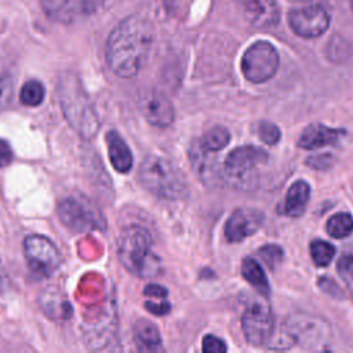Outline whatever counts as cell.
Instances as JSON below:
<instances>
[{
    "label": "cell",
    "mask_w": 353,
    "mask_h": 353,
    "mask_svg": "<svg viewBox=\"0 0 353 353\" xmlns=\"http://www.w3.org/2000/svg\"><path fill=\"white\" fill-rule=\"evenodd\" d=\"M350 7H352V11H353V0H350Z\"/></svg>",
    "instance_id": "cell-33"
},
{
    "label": "cell",
    "mask_w": 353,
    "mask_h": 353,
    "mask_svg": "<svg viewBox=\"0 0 353 353\" xmlns=\"http://www.w3.org/2000/svg\"><path fill=\"white\" fill-rule=\"evenodd\" d=\"M338 270L345 277H349L353 280V251H346L342 254V256L338 259Z\"/></svg>",
    "instance_id": "cell-28"
},
{
    "label": "cell",
    "mask_w": 353,
    "mask_h": 353,
    "mask_svg": "<svg viewBox=\"0 0 353 353\" xmlns=\"http://www.w3.org/2000/svg\"><path fill=\"white\" fill-rule=\"evenodd\" d=\"M330 12L320 4L291 10L288 23L292 32L303 39H314L321 36L330 26Z\"/></svg>",
    "instance_id": "cell-9"
},
{
    "label": "cell",
    "mask_w": 353,
    "mask_h": 353,
    "mask_svg": "<svg viewBox=\"0 0 353 353\" xmlns=\"http://www.w3.org/2000/svg\"><path fill=\"white\" fill-rule=\"evenodd\" d=\"M139 182L160 199L176 200L186 192V181L178 167L160 156H148L139 167Z\"/></svg>",
    "instance_id": "cell-4"
},
{
    "label": "cell",
    "mask_w": 353,
    "mask_h": 353,
    "mask_svg": "<svg viewBox=\"0 0 353 353\" xmlns=\"http://www.w3.org/2000/svg\"><path fill=\"white\" fill-rule=\"evenodd\" d=\"M143 114L146 120L159 128H165L172 124L175 112L174 106L163 94H150L143 102Z\"/></svg>",
    "instance_id": "cell-13"
},
{
    "label": "cell",
    "mask_w": 353,
    "mask_h": 353,
    "mask_svg": "<svg viewBox=\"0 0 353 353\" xmlns=\"http://www.w3.org/2000/svg\"><path fill=\"white\" fill-rule=\"evenodd\" d=\"M263 214L258 210L239 208L225 223V237L230 243H239L254 234L263 223Z\"/></svg>",
    "instance_id": "cell-11"
},
{
    "label": "cell",
    "mask_w": 353,
    "mask_h": 353,
    "mask_svg": "<svg viewBox=\"0 0 353 353\" xmlns=\"http://www.w3.org/2000/svg\"><path fill=\"white\" fill-rule=\"evenodd\" d=\"M294 1H309V0H294Z\"/></svg>",
    "instance_id": "cell-34"
},
{
    "label": "cell",
    "mask_w": 353,
    "mask_h": 353,
    "mask_svg": "<svg viewBox=\"0 0 353 353\" xmlns=\"http://www.w3.org/2000/svg\"><path fill=\"white\" fill-rule=\"evenodd\" d=\"M245 19L261 29L274 26L280 19V11L276 0H234Z\"/></svg>",
    "instance_id": "cell-12"
},
{
    "label": "cell",
    "mask_w": 353,
    "mask_h": 353,
    "mask_svg": "<svg viewBox=\"0 0 353 353\" xmlns=\"http://www.w3.org/2000/svg\"><path fill=\"white\" fill-rule=\"evenodd\" d=\"M145 306L148 307V310H149L150 313H153V314H156V316H164V314H167V313L170 312V309H171V305H170L165 299H161V301H159L157 303L149 301V302H145Z\"/></svg>",
    "instance_id": "cell-29"
},
{
    "label": "cell",
    "mask_w": 353,
    "mask_h": 353,
    "mask_svg": "<svg viewBox=\"0 0 353 353\" xmlns=\"http://www.w3.org/2000/svg\"><path fill=\"white\" fill-rule=\"evenodd\" d=\"M153 43L152 23L139 15L124 18L109 34L106 62L119 77L135 76L143 66Z\"/></svg>",
    "instance_id": "cell-1"
},
{
    "label": "cell",
    "mask_w": 353,
    "mask_h": 353,
    "mask_svg": "<svg viewBox=\"0 0 353 353\" xmlns=\"http://www.w3.org/2000/svg\"><path fill=\"white\" fill-rule=\"evenodd\" d=\"M46 97V90L44 85L39 80H29L26 81L21 91H19V101L25 106H39Z\"/></svg>",
    "instance_id": "cell-22"
},
{
    "label": "cell",
    "mask_w": 353,
    "mask_h": 353,
    "mask_svg": "<svg viewBox=\"0 0 353 353\" xmlns=\"http://www.w3.org/2000/svg\"><path fill=\"white\" fill-rule=\"evenodd\" d=\"M241 274L247 283H250L261 295L268 296L270 294L269 281L265 276L262 266L254 258H244L241 262Z\"/></svg>",
    "instance_id": "cell-19"
},
{
    "label": "cell",
    "mask_w": 353,
    "mask_h": 353,
    "mask_svg": "<svg viewBox=\"0 0 353 353\" xmlns=\"http://www.w3.org/2000/svg\"><path fill=\"white\" fill-rule=\"evenodd\" d=\"M14 94L12 80L8 76H0V112H3L11 102Z\"/></svg>",
    "instance_id": "cell-26"
},
{
    "label": "cell",
    "mask_w": 353,
    "mask_h": 353,
    "mask_svg": "<svg viewBox=\"0 0 353 353\" xmlns=\"http://www.w3.org/2000/svg\"><path fill=\"white\" fill-rule=\"evenodd\" d=\"M279 68L277 50L265 40L252 43L241 58V72L244 77L255 84L272 79Z\"/></svg>",
    "instance_id": "cell-7"
},
{
    "label": "cell",
    "mask_w": 353,
    "mask_h": 353,
    "mask_svg": "<svg viewBox=\"0 0 353 353\" xmlns=\"http://www.w3.org/2000/svg\"><path fill=\"white\" fill-rule=\"evenodd\" d=\"M117 255L121 265L139 277L152 276L160 269V261L153 252V239L139 225H130L121 230L117 239Z\"/></svg>",
    "instance_id": "cell-3"
},
{
    "label": "cell",
    "mask_w": 353,
    "mask_h": 353,
    "mask_svg": "<svg viewBox=\"0 0 353 353\" xmlns=\"http://www.w3.org/2000/svg\"><path fill=\"white\" fill-rule=\"evenodd\" d=\"M259 255L268 263V266L273 269L274 265H277L281 261L283 250L276 244H268L259 248Z\"/></svg>",
    "instance_id": "cell-25"
},
{
    "label": "cell",
    "mask_w": 353,
    "mask_h": 353,
    "mask_svg": "<svg viewBox=\"0 0 353 353\" xmlns=\"http://www.w3.org/2000/svg\"><path fill=\"white\" fill-rule=\"evenodd\" d=\"M44 12L58 22H72L84 11V0H40Z\"/></svg>",
    "instance_id": "cell-16"
},
{
    "label": "cell",
    "mask_w": 353,
    "mask_h": 353,
    "mask_svg": "<svg viewBox=\"0 0 353 353\" xmlns=\"http://www.w3.org/2000/svg\"><path fill=\"white\" fill-rule=\"evenodd\" d=\"M61 222L72 232L103 230L105 218L99 208L84 194H72L65 197L58 205Z\"/></svg>",
    "instance_id": "cell-5"
},
{
    "label": "cell",
    "mask_w": 353,
    "mask_h": 353,
    "mask_svg": "<svg viewBox=\"0 0 353 353\" xmlns=\"http://www.w3.org/2000/svg\"><path fill=\"white\" fill-rule=\"evenodd\" d=\"M12 159L14 153L10 143L4 139H0V168L7 167L12 161Z\"/></svg>",
    "instance_id": "cell-30"
},
{
    "label": "cell",
    "mask_w": 353,
    "mask_h": 353,
    "mask_svg": "<svg viewBox=\"0 0 353 353\" xmlns=\"http://www.w3.org/2000/svg\"><path fill=\"white\" fill-rule=\"evenodd\" d=\"M23 254L29 268L41 276H50L61 265V252L47 237L30 234L25 239Z\"/></svg>",
    "instance_id": "cell-8"
},
{
    "label": "cell",
    "mask_w": 353,
    "mask_h": 353,
    "mask_svg": "<svg viewBox=\"0 0 353 353\" xmlns=\"http://www.w3.org/2000/svg\"><path fill=\"white\" fill-rule=\"evenodd\" d=\"M268 153L252 145L239 146L233 149L225 159L223 174L228 182L236 188H247L254 181L256 165L265 163Z\"/></svg>",
    "instance_id": "cell-6"
},
{
    "label": "cell",
    "mask_w": 353,
    "mask_h": 353,
    "mask_svg": "<svg viewBox=\"0 0 353 353\" xmlns=\"http://www.w3.org/2000/svg\"><path fill=\"white\" fill-rule=\"evenodd\" d=\"M108 154L113 168L121 174H127L132 168V153L124 141V138L117 131H109L106 134Z\"/></svg>",
    "instance_id": "cell-15"
},
{
    "label": "cell",
    "mask_w": 353,
    "mask_h": 353,
    "mask_svg": "<svg viewBox=\"0 0 353 353\" xmlns=\"http://www.w3.org/2000/svg\"><path fill=\"white\" fill-rule=\"evenodd\" d=\"M327 233L334 239H345L353 232V218L347 212L334 214L325 223Z\"/></svg>",
    "instance_id": "cell-21"
},
{
    "label": "cell",
    "mask_w": 353,
    "mask_h": 353,
    "mask_svg": "<svg viewBox=\"0 0 353 353\" xmlns=\"http://www.w3.org/2000/svg\"><path fill=\"white\" fill-rule=\"evenodd\" d=\"M309 196H310V186L307 182L302 179L294 182L288 188V192L285 194L283 212L287 216H292V218L302 215L309 201Z\"/></svg>",
    "instance_id": "cell-18"
},
{
    "label": "cell",
    "mask_w": 353,
    "mask_h": 353,
    "mask_svg": "<svg viewBox=\"0 0 353 353\" xmlns=\"http://www.w3.org/2000/svg\"><path fill=\"white\" fill-rule=\"evenodd\" d=\"M229 141H230V134H229L228 128H225L222 125H215L204 134V137L200 141V145L205 150L215 153V152H219L223 148H226Z\"/></svg>",
    "instance_id": "cell-20"
},
{
    "label": "cell",
    "mask_w": 353,
    "mask_h": 353,
    "mask_svg": "<svg viewBox=\"0 0 353 353\" xmlns=\"http://www.w3.org/2000/svg\"><path fill=\"white\" fill-rule=\"evenodd\" d=\"M241 328L250 345H266L274 332V319L270 309L261 303L251 305L243 314Z\"/></svg>",
    "instance_id": "cell-10"
},
{
    "label": "cell",
    "mask_w": 353,
    "mask_h": 353,
    "mask_svg": "<svg viewBox=\"0 0 353 353\" xmlns=\"http://www.w3.org/2000/svg\"><path fill=\"white\" fill-rule=\"evenodd\" d=\"M57 91L61 109L72 128L84 139L94 138L99 130V119L79 79L72 73L63 74Z\"/></svg>",
    "instance_id": "cell-2"
},
{
    "label": "cell",
    "mask_w": 353,
    "mask_h": 353,
    "mask_svg": "<svg viewBox=\"0 0 353 353\" xmlns=\"http://www.w3.org/2000/svg\"><path fill=\"white\" fill-rule=\"evenodd\" d=\"M258 137L268 145H274L280 141V128L272 121H261L258 125Z\"/></svg>",
    "instance_id": "cell-24"
},
{
    "label": "cell",
    "mask_w": 353,
    "mask_h": 353,
    "mask_svg": "<svg viewBox=\"0 0 353 353\" xmlns=\"http://www.w3.org/2000/svg\"><path fill=\"white\" fill-rule=\"evenodd\" d=\"M8 285V277H7V273L0 262V292H3Z\"/></svg>",
    "instance_id": "cell-32"
},
{
    "label": "cell",
    "mask_w": 353,
    "mask_h": 353,
    "mask_svg": "<svg viewBox=\"0 0 353 353\" xmlns=\"http://www.w3.org/2000/svg\"><path fill=\"white\" fill-rule=\"evenodd\" d=\"M134 342L139 352H160L161 336L157 327L146 319H139L134 324Z\"/></svg>",
    "instance_id": "cell-17"
},
{
    "label": "cell",
    "mask_w": 353,
    "mask_h": 353,
    "mask_svg": "<svg viewBox=\"0 0 353 353\" xmlns=\"http://www.w3.org/2000/svg\"><path fill=\"white\" fill-rule=\"evenodd\" d=\"M342 135V130L331 128L321 123H312L302 131L298 139V146L306 150H313L323 146L334 145Z\"/></svg>",
    "instance_id": "cell-14"
},
{
    "label": "cell",
    "mask_w": 353,
    "mask_h": 353,
    "mask_svg": "<svg viewBox=\"0 0 353 353\" xmlns=\"http://www.w3.org/2000/svg\"><path fill=\"white\" fill-rule=\"evenodd\" d=\"M226 345L215 335H205L203 339V352L205 353H225Z\"/></svg>",
    "instance_id": "cell-27"
},
{
    "label": "cell",
    "mask_w": 353,
    "mask_h": 353,
    "mask_svg": "<svg viewBox=\"0 0 353 353\" xmlns=\"http://www.w3.org/2000/svg\"><path fill=\"white\" fill-rule=\"evenodd\" d=\"M335 247L324 240H314L310 243V256L317 266H327L332 261Z\"/></svg>",
    "instance_id": "cell-23"
},
{
    "label": "cell",
    "mask_w": 353,
    "mask_h": 353,
    "mask_svg": "<svg viewBox=\"0 0 353 353\" xmlns=\"http://www.w3.org/2000/svg\"><path fill=\"white\" fill-rule=\"evenodd\" d=\"M143 294L149 298H154V299H165L168 295V291L159 284H149L146 285Z\"/></svg>",
    "instance_id": "cell-31"
}]
</instances>
